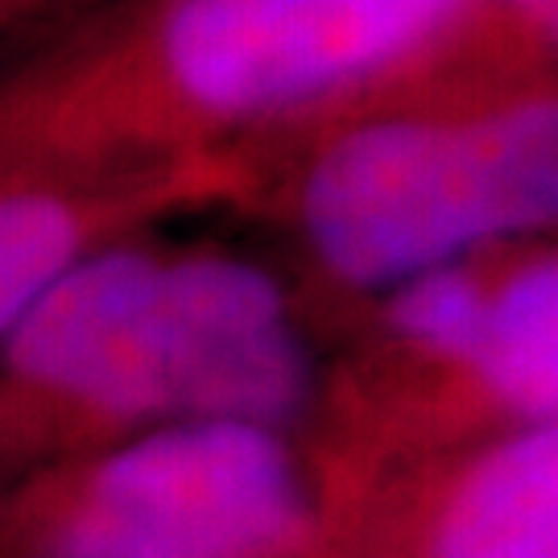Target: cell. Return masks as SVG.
Masks as SVG:
<instances>
[{
    "label": "cell",
    "mask_w": 558,
    "mask_h": 558,
    "mask_svg": "<svg viewBox=\"0 0 558 558\" xmlns=\"http://www.w3.org/2000/svg\"><path fill=\"white\" fill-rule=\"evenodd\" d=\"M488 393L525 426L555 422L558 410V265L538 257L488 290L484 331L472 356Z\"/></svg>",
    "instance_id": "obj_6"
},
{
    "label": "cell",
    "mask_w": 558,
    "mask_h": 558,
    "mask_svg": "<svg viewBox=\"0 0 558 558\" xmlns=\"http://www.w3.org/2000/svg\"><path fill=\"white\" fill-rule=\"evenodd\" d=\"M555 100L472 120L398 117L336 137L302 186V232L348 286L393 290L480 244L550 228Z\"/></svg>",
    "instance_id": "obj_2"
},
{
    "label": "cell",
    "mask_w": 558,
    "mask_h": 558,
    "mask_svg": "<svg viewBox=\"0 0 558 558\" xmlns=\"http://www.w3.org/2000/svg\"><path fill=\"white\" fill-rule=\"evenodd\" d=\"M468 0H174L166 80L207 117L248 120L327 100L410 59Z\"/></svg>",
    "instance_id": "obj_4"
},
{
    "label": "cell",
    "mask_w": 558,
    "mask_h": 558,
    "mask_svg": "<svg viewBox=\"0 0 558 558\" xmlns=\"http://www.w3.org/2000/svg\"><path fill=\"white\" fill-rule=\"evenodd\" d=\"M83 248V220L54 195L0 199V339Z\"/></svg>",
    "instance_id": "obj_7"
},
{
    "label": "cell",
    "mask_w": 558,
    "mask_h": 558,
    "mask_svg": "<svg viewBox=\"0 0 558 558\" xmlns=\"http://www.w3.org/2000/svg\"><path fill=\"white\" fill-rule=\"evenodd\" d=\"M518 17L534 21V25H542V29H555V9L558 0H505Z\"/></svg>",
    "instance_id": "obj_9"
},
{
    "label": "cell",
    "mask_w": 558,
    "mask_h": 558,
    "mask_svg": "<svg viewBox=\"0 0 558 558\" xmlns=\"http://www.w3.org/2000/svg\"><path fill=\"white\" fill-rule=\"evenodd\" d=\"M302 518L299 463L269 426L174 422L92 472L50 558H260Z\"/></svg>",
    "instance_id": "obj_3"
},
{
    "label": "cell",
    "mask_w": 558,
    "mask_h": 558,
    "mask_svg": "<svg viewBox=\"0 0 558 558\" xmlns=\"http://www.w3.org/2000/svg\"><path fill=\"white\" fill-rule=\"evenodd\" d=\"M488 290L459 265H439L393 286L389 323L401 339L442 360L472 364L484 331Z\"/></svg>",
    "instance_id": "obj_8"
},
{
    "label": "cell",
    "mask_w": 558,
    "mask_h": 558,
    "mask_svg": "<svg viewBox=\"0 0 558 558\" xmlns=\"http://www.w3.org/2000/svg\"><path fill=\"white\" fill-rule=\"evenodd\" d=\"M430 558H558V430L525 426L463 472Z\"/></svg>",
    "instance_id": "obj_5"
},
{
    "label": "cell",
    "mask_w": 558,
    "mask_h": 558,
    "mask_svg": "<svg viewBox=\"0 0 558 558\" xmlns=\"http://www.w3.org/2000/svg\"><path fill=\"white\" fill-rule=\"evenodd\" d=\"M17 377L112 418L278 426L311 393L281 286L223 253L75 257L4 336Z\"/></svg>",
    "instance_id": "obj_1"
}]
</instances>
